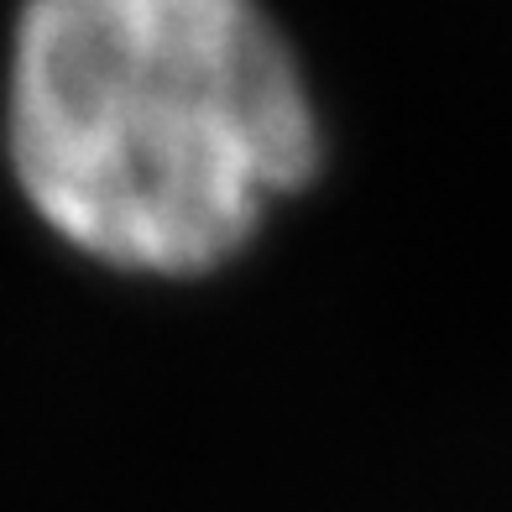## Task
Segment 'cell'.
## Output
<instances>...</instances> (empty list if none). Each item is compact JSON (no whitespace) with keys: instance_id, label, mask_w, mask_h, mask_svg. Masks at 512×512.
<instances>
[{"instance_id":"1","label":"cell","mask_w":512,"mask_h":512,"mask_svg":"<svg viewBox=\"0 0 512 512\" xmlns=\"http://www.w3.org/2000/svg\"><path fill=\"white\" fill-rule=\"evenodd\" d=\"M335 162L319 74L272 0H16L0 168L79 267L199 288L251 262Z\"/></svg>"}]
</instances>
